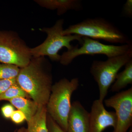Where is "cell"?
<instances>
[{
    "instance_id": "cell-1",
    "label": "cell",
    "mask_w": 132,
    "mask_h": 132,
    "mask_svg": "<svg viewBox=\"0 0 132 132\" xmlns=\"http://www.w3.org/2000/svg\"><path fill=\"white\" fill-rule=\"evenodd\" d=\"M16 83L39 105L46 106L52 86V66L45 57H32L20 68Z\"/></svg>"
},
{
    "instance_id": "cell-2",
    "label": "cell",
    "mask_w": 132,
    "mask_h": 132,
    "mask_svg": "<svg viewBox=\"0 0 132 132\" xmlns=\"http://www.w3.org/2000/svg\"><path fill=\"white\" fill-rule=\"evenodd\" d=\"M64 35H77L112 43L132 44L127 35L115 25L101 17L90 18L70 26L63 30Z\"/></svg>"
},
{
    "instance_id": "cell-3",
    "label": "cell",
    "mask_w": 132,
    "mask_h": 132,
    "mask_svg": "<svg viewBox=\"0 0 132 132\" xmlns=\"http://www.w3.org/2000/svg\"><path fill=\"white\" fill-rule=\"evenodd\" d=\"M79 86V80L78 78L70 80L62 78L52 86L46 105L48 114L66 132L72 105L71 97Z\"/></svg>"
},
{
    "instance_id": "cell-4",
    "label": "cell",
    "mask_w": 132,
    "mask_h": 132,
    "mask_svg": "<svg viewBox=\"0 0 132 132\" xmlns=\"http://www.w3.org/2000/svg\"><path fill=\"white\" fill-rule=\"evenodd\" d=\"M64 20L59 19L51 27H45L40 31L46 34V40L40 45L30 48L32 57L37 58L48 56L51 60L60 61L61 55L59 52L63 47L69 50L73 47L71 42L77 40L81 44L82 42V37L77 35H64Z\"/></svg>"
},
{
    "instance_id": "cell-5",
    "label": "cell",
    "mask_w": 132,
    "mask_h": 132,
    "mask_svg": "<svg viewBox=\"0 0 132 132\" xmlns=\"http://www.w3.org/2000/svg\"><path fill=\"white\" fill-rule=\"evenodd\" d=\"M131 60V50L125 54L108 58L105 61L95 60L93 61L90 72L98 85L99 100L104 101L119 71Z\"/></svg>"
},
{
    "instance_id": "cell-6",
    "label": "cell",
    "mask_w": 132,
    "mask_h": 132,
    "mask_svg": "<svg viewBox=\"0 0 132 132\" xmlns=\"http://www.w3.org/2000/svg\"><path fill=\"white\" fill-rule=\"evenodd\" d=\"M32 58L30 48L16 33L0 31V63L21 68L27 65Z\"/></svg>"
},
{
    "instance_id": "cell-7",
    "label": "cell",
    "mask_w": 132,
    "mask_h": 132,
    "mask_svg": "<svg viewBox=\"0 0 132 132\" xmlns=\"http://www.w3.org/2000/svg\"><path fill=\"white\" fill-rule=\"evenodd\" d=\"M82 40L81 47L78 46H73L61 55V64L68 65L74 59L80 55L102 54L109 58L125 54L132 50V43L115 46L103 44L96 40L86 37H82Z\"/></svg>"
},
{
    "instance_id": "cell-8",
    "label": "cell",
    "mask_w": 132,
    "mask_h": 132,
    "mask_svg": "<svg viewBox=\"0 0 132 132\" xmlns=\"http://www.w3.org/2000/svg\"><path fill=\"white\" fill-rule=\"evenodd\" d=\"M104 101L106 106L115 111L117 123L113 132H127L132 124V87Z\"/></svg>"
},
{
    "instance_id": "cell-9",
    "label": "cell",
    "mask_w": 132,
    "mask_h": 132,
    "mask_svg": "<svg viewBox=\"0 0 132 132\" xmlns=\"http://www.w3.org/2000/svg\"><path fill=\"white\" fill-rule=\"evenodd\" d=\"M104 101L95 100L92 104L89 118V132H102L107 128L114 129L117 123L115 112L107 111Z\"/></svg>"
},
{
    "instance_id": "cell-10",
    "label": "cell",
    "mask_w": 132,
    "mask_h": 132,
    "mask_svg": "<svg viewBox=\"0 0 132 132\" xmlns=\"http://www.w3.org/2000/svg\"><path fill=\"white\" fill-rule=\"evenodd\" d=\"M90 113L79 101H74L68 118L67 132H89Z\"/></svg>"
},
{
    "instance_id": "cell-11",
    "label": "cell",
    "mask_w": 132,
    "mask_h": 132,
    "mask_svg": "<svg viewBox=\"0 0 132 132\" xmlns=\"http://www.w3.org/2000/svg\"><path fill=\"white\" fill-rule=\"evenodd\" d=\"M34 1L43 7L57 10L59 15L64 14L69 10L80 11L83 8L80 0H35Z\"/></svg>"
},
{
    "instance_id": "cell-12",
    "label": "cell",
    "mask_w": 132,
    "mask_h": 132,
    "mask_svg": "<svg viewBox=\"0 0 132 132\" xmlns=\"http://www.w3.org/2000/svg\"><path fill=\"white\" fill-rule=\"evenodd\" d=\"M47 115L46 106L39 105L35 115L27 122V128H24V132H48Z\"/></svg>"
},
{
    "instance_id": "cell-13",
    "label": "cell",
    "mask_w": 132,
    "mask_h": 132,
    "mask_svg": "<svg viewBox=\"0 0 132 132\" xmlns=\"http://www.w3.org/2000/svg\"><path fill=\"white\" fill-rule=\"evenodd\" d=\"M8 101L12 105L24 114L27 122L35 115L39 106L34 101L24 97H16Z\"/></svg>"
},
{
    "instance_id": "cell-14",
    "label": "cell",
    "mask_w": 132,
    "mask_h": 132,
    "mask_svg": "<svg viewBox=\"0 0 132 132\" xmlns=\"http://www.w3.org/2000/svg\"><path fill=\"white\" fill-rule=\"evenodd\" d=\"M123 71L118 73L111 88L113 92H120L126 87L128 85L132 84V60L125 65Z\"/></svg>"
},
{
    "instance_id": "cell-15",
    "label": "cell",
    "mask_w": 132,
    "mask_h": 132,
    "mask_svg": "<svg viewBox=\"0 0 132 132\" xmlns=\"http://www.w3.org/2000/svg\"><path fill=\"white\" fill-rule=\"evenodd\" d=\"M19 97L27 98H30L28 95L16 82L12 85L0 95V101L2 100L9 101Z\"/></svg>"
},
{
    "instance_id": "cell-16",
    "label": "cell",
    "mask_w": 132,
    "mask_h": 132,
    "mask_svg": "<svg viewBox=\"0 0 132 132\" xmlns=\"http://www.w3.org/2000/svg\"><path fill=\"white\" fill-rule=\"evenodd\" d=\"M20 68L14 65L0 63V80L16 78Z\"/></svg>"
},
{
    "instance_id": "cell-17",
    "label": "cell",
    "mask_w": 132,
    "mask_h": 132,
    "mask_svg": "<svg viewBox=\"0 0 132 132\" xmlns=\"http://www.w3.org/2000/svg\"><path fill=\"white\" fill-rule=\"evenodd\" d=\"M47 125L48 132H66L48 114Z\"/></svg>"
},
{
    "instance_id": "cell-18",
    "label": "cell",
    "mask_w": 132,
    "mask_h": 132,
    "mask_svg": "<svg viewBox=\"0 0 132 132\" xmlns=\"http://www.w3.org/2000/svg\"><path fill=\"white\" fill-rule=\"evenodd\" d=\"M13 122L16 124H20L26 120V118L24 113L19 110L14 111L10 118Z\"/></svg>"
},
{
    "instance_id": "cell-19",
    "label": "cell",
    "mask_w": 132,
    "mask_h": 132,
    "mask_svg": "<svg viewBox=\"0 0 132 132\" xmlns=\"http://www.w3.org/2000/svg\"><path fill=\"white\" fill-rule=\"evenodd\" d=\"M16 82V78L9 79L0 80V95L12 85Z\"/></svg>"
},
{
    "instance_id": "cell-20",
    "label": "cell",
    "mask_w": 132,
    "mask_h": 132,
    "mask_svg": "<svg viewBox=\"0 0 132 132\" xmlns=\"http://www.w3.org/2000/svg\"><path fill=\"white\" fill-rule=\"evenodd\" d=\"M14 107L11 104H6L2 107L1 112L3 116L6 119L11 118L12 114L14 111Z\"/></svg>"
},
{
    "instance_id": "cell-21",
    "label": "cell",
    "mask_w": 132,
    "mask_h": 132,
    "mask_svg": "<svg viewBox=\"0 0 132 132\" xmlns=\"http://www.w3.org/2000/svg\"><path fill=\"white\" fill-rule=\"evenodd\" d=\"M123 13L125 16L129 18L132 16V1L127 0L123 6Z\"/></svg>"
},
{
    "instance_id": "cell-22",
    "label": "cell",
    "mask_w": 132,
    "mask_h": 132,
    "mask_svg": "<svg viewBox=\"0 0 132 132\" xmlns=\"http://www.w3.org/2000/svg\"><path fill=\"white\" fill-rule=\"evenodd\" d=\"M24 128H20L19 130L15 131L14 132H24Z\"/></svg>"
},
{
    "instance_id": "cell-23",
    "label": "cell",
    "mask_w": 132,
    "mask_h": 132,
    "mask_svg": "<svg viewBox=\"0 0 132 132\" xmlns=\"http://www.w3.org/2000/svg\"><path fill=\"white\" fill-rule=\"evenodd\" d=\"M127 132H132V128H131V129H130V130Z\"/></svg>"
}]
</instances>
